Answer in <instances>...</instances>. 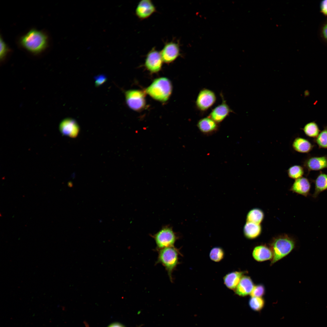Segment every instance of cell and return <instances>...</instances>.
<instances>
[{"label": "cell", "instance_id": "21", "mask_svg": "<svg viewBox=\"0 0 327 327\" xmlns=\"http://www.w3.org/2000/svg\"><path fill=\"white\" fill-rule=\"evenodd\" d=\"M263 212L260 209L255 208L251 210L248 213L246 222L260 224L264 218Z\"/></svg>", "mask_w": 327, "mask_h": 327}, {"label": "cell", "instance_id": "20", "mask_svg": "<svg viewBox=\"0 0 327 327\" xmlns=\"http://www.w3.org/2000/svg\"><path fill=\"white\" fill-rule=\"evenodd\" d=\"M292 146L295 150L302 153L309 152L312 148V144L308 140L301 137H297L294 140Z\"/></svg>", "mask_w": 327, "mask_h": 327}, {"label": "cell", "instance_id": "2", "mask_svg": "<svg viewBox=\"0 0 327 327\" xmlns=\"http://www.w3.org/2000/svg\"><path fill=\"white\" fill-rule=\"evenodd\" d=\"M21 45L27 51L33 54H38L44 51L48 44V38L43 32L32 29L21 37Z\"/></svg>", "mask_w": 327, "mask_h": 327}, {"label": "cell", "instance_id": "32", "mask_svg": "<svg viewBox=\"0 0 327 327\" xmlns=\"http://www.w3.org/2000/svg\"><path fill=\"white\" fill-rule=\"evenodd\" d=\"M321 12L325 16H327V0L322 1L320 4Z\"/></svg>", "mask_w": 327, "mask_h": 327}, {"label": "cell", "instance_id": "16", "mask_svg": "<svg viewBox=\"0 0 327 327\" xmlns=\"http://www.w3.org/2000/svg\"><path fill=\"white\" fill-rule=\"evenodd\" d=\"M247 271H234L226 274L223 277L224 283L229 289L235 290L241 278Z\"/></svg>", "mask_w": 327, "mask_h": 327}, {"label": "cell", "instance_id": "5", "mask_svg": "<svg viewBox=\"0 0 327 327\" xmlns=\"http://www.w3.org/2000/svg\"><path fill=\"white\" fill-rule=\"evenodd\" d=\"M158 250L173 246L177 237L172 228L165 226L153 236Z\"/></svg>", "mask_w": 327, "mask_h": 327}, {"label": "cell", "instance_id": "14", "mask_svg": "<svg viewBox=\"0 0 327 327\" xmlns=\"http://www.w3.org/2000/svg\"><path fill=\"white\" fill-rule=\"evenodd\" d=\"M254 286L250 277L243 276L235 289V293L242 297L250 295Z\"/></svg>", "mask_w": 327, "mask_h": 327}, {"label": "cell", "instance_id": "27", "mask_svg": "<svg viewBox=\"0 0 327 327\" xmlns=\"http://www.w3.org/2000/svg\"><path fill=\"white\" fill-rule=\"evenodd\" d=\"M316 142L319 147L327 148V128L324 129L319 134Z\"/></svg>", "mask_w": 327, "mask_h": 327}, {"label": "cell", "instance_id": "19", "mask_svg": "<svg viewBox=\"0 0 327 327\" xmlns=\"http://www.w3.org/2000/svg\"><path fill=\"white\" fill-rule=\"evenodd\" d=\"M327 190V174H320L315 181V190L312 197L316 198L322 192Z\"/></svg>", "mask_w": 327, "mask_h": 327}, {"label": "cell", "instance_id": "26", "mask_svg": "<svg viewBox=\"0 0 327 327\" xmlns=\"http://www.w3.org/2000/svg\"><path fill=\"white\" fill-rule=\"evenodd\" d=\"M224 256V252L223 249L219 247L213 248L210 253V257L212 260L218 262L223 259Z\"/></svg>", "mask_w": 327, "mask_h": 327}, {"label": "cell", "instance_id": "18", "mask_svg": "<svg viewBox=\"0 0 327 327\" xmlns=\"http://www.w3.org/2000/svg\"><path fill=\"white\" fill-rule=\"evenodd\" d=\"M306 165L310 170H319L327 168V157L324 156L310 158L306 161Z\"/></svg>", "mask_w": 327, "mask_h": 327}, {"label": "cell", "instance_id": "12", "mask_svg": "<svg viewBox=\"0 0 327 327\" xmlns=\"http://www.w3.org/2000/svg\"><path fill=\"white\" fill-rule=\"evenodd\" d=\"M59 128L63 135L71 137L77 136L79 131V127L77 122L71 118L64 119L61 122Z\"/></svg>", "mask_w": 327, "mask_h": 327}, {"label": "cell", "instance_id": "15", "mask_svg": "<svg viewBox=\"0 0 327 327\" xmlns=\"http://www.w3.org/2000/svg\"><path fill=\"white\" fill-rule=\"evenodd\" d=\"M254 259L258 262H261L270 260L272 258L273 254L269 246L261 245L255 247L252 252Z\"/></svg>", "mask_w": 327, "mask_h": 327}, {"label": "cell", "instance_id": "33", "mask_svg": "<svg viewBox=\"0 0 327 327\" xmlns=\"http://www.w3.org/2000/svg\"><path fill=\"white\" fill-rule=\"evenodd\" d=\"M109 327H123L121 325L117 323H115L113 324L110 326Z\"/></svg>", "mask_w": 327, "mask_h": 327}, {"label": "cell", "instance_id": "30", "mask_svg": "<svg viewBox=\"0 0 327 327\" xmlns=\"http://www.w3.org/2000/svg\"><path fill=\"white\" fill-rule=\"evenodd\" d=\"M94 84L96 87H98L103 84L107 80V76L104 74L98 75L94 77Z\"/></svg>", "mask_w": 327, "mask_h": 327}, {"label": "cell", "instance_id": "22", "mask_svg": "<svg viewBox=\"0 0 327 327\" xmlns=\"http://www.w3.org/2000/svg\"><path fill=\"white\" fill-rule=\"evenodd\" d=\"M197 126L201 131L206 133L215 130L217 127L216 122L208 117L200 119Z\"/></svg>", "mask_w": 327, "mask_h": 327}, {"label": "cell", "instance_id": "29", "mask_svg": "<svg viewBox=\"0 0 327 327\" xmlns=\"http://www.w3.org/2000/svg\"><path fill=\"white\" fill-rule=\"evenodd\" d=\"M0 57L1 61L4 59L7 53L9 51V48L3 39L0 38Z\"/></svg>", "mask_w": 327, "mask_h": 327}, {"label": "cell", "instance_id": "1", "mask_svg": "<svg viewBox=\"0 0 327 327\" xmlns=\"http://www.w3.org/2000/svg\"><path fill=\"white\" fill-rule=\"evenodd\" d=\"M296 245V241L293 237L286 234L273 237L269 243L272 254L271 261L272 265L290 253Z\"/></svg>", "mask_w": 327, "mask_h": 327}, {"label": "cell", "instance_id": "23", "mask_svg": "<svg viewBox=\"0 0 327 327\" xmlns=\"http://www.w3.org/2000/svg\"><path fill=\"white\" fill-rule=\"evenodd\" d=\"M265 304V300L262 297H251L249 301L250 308L255 311L261 310L263 308Z\"/></svg>", "mask_w": 327, "mask_h": 327}, {"label": "cell", "instance_id": "3", "mask_svg": "<svg viewBox=\"0 0 327 327\" xmlns=\"http://www.w3.org/2000/svg\"><path fill=\"white\" fill-rule=\"evenodd\" d=\"M171 82L166 78L155 80L146 90V92L154 99L160 101H166L171 94Z\"/></svg>", "mask_w": 327, "mask_h": 327}, {"label": "cell", "instance_id": "31", "mask_svg": "<svg viewBox=\"0 0 327 327\" xmlns=\"http://www.w3.org/2000/svg\"><path fill=\"white\" fill-rule=\"evenodd\" d=\"M320 33L323 39L327 42V21L322 25Z\"/></svg>", "mask_w": 327, "mask_h": 327}, {"label": "cell", "instance_id": "28", "mask_svg": "<svg viewBox=\"0 0 327 327\" xmlns=\"http://www.w3.org/2000/svg\"><path fill=\"white\" fill-rule=\"evenodd\" d=\"M265 289L262 284H258L254 286L250 295L251 297H262L265 294Z\"/></svg>", "mask_w": 327, "mask_h": 327}, {"label": "cell", "instance_id": "17", "mask_svg": "<svg viewBox=\"0 0 327 327\" xmlns=\"http://www.w3.org/2000/svg\"><path fill=\"white\" fill-rule=\"evenodd\" d=\"M260 224L246 222L243 229L244 234L248 239H252L259 237L262 232Z\"/></svg>", "mask_w": 327, "mask_h": 327}, {"label": "cell", "instance_id": "11", "mask_svg": "<svg viewBox=\"0 0 327 327\" xmlns=\"http://www.w3.org/2000/svg\"><path fill=\"white\" fill-rule=\"evenodd\" d=\"M157 11L156 7L150 0H142L138 3L135 14L141 20L147 18Z\"/></svg>", "mask_w": 327, "mask_h": 327}, {"label": "cell", "instance_id": "8", "mask_svg": "<svg viewBox=\"0 0 327 327\" xmlns=\"http://www.w3.org/2000/svg\"><path fill=\"white\" fill-rule=\"evenodd\" d=\"M160 52L164 62L171 63L181 55L179 44L173 41L167 42Z\"/></svg>", "mask_w": 327, "mask_h": 327}, {"label": "cell", "instance_id": "13", "mask_svg": "<svg viewBox=\"0 0 327 327\" xmlns=\"http://www.w3.org/2000/svg\"><path fill=\"white\" fill-rule=\"evenodd\" d=\"M311 187V184L308 180L305 177H301L295 180L290 190L307 197L310 195Z\"/></svg>", "mask_w": 327, "mask_h": 327}, {"label": "cell", "instance_id": "6", "mask_svg": "<svg viewBox=\"0 0 327 327\" xmlns=\"http://www.w3.org/2000/svg\"><path fill=\"white\" fill-rule=\"evenodd\" d=\"M216 95L212 91L203 88L199 92L195 102L197 109L204 112L210 108L215 103Z\"/></svg>", "mask_w": 327, "mask_h": 327}, {"label": "cell", "instance_id": "9", "mask_svg": "<svg viewBox=\"0 0 327 327\" xmlns=\"http://www.w3.org/2000/svg\"><path fill=\"white\" fill-rule=\"evenodd\" d=\"M163 62L160 51L154 47L147 54L144 65L151 72L156 73L161 69Z\"/></svg>", "mask_w": 327, "mask_h": 327}, {"label": "cell", "instance_id": "24", "mask_svg": "<svg viewBox=\"0 0 327 327\" xmlns=\"http://www.w3.org/2000/svg\"><path fill=\"white\" fill-rule=\"evenodd\" d=\"M303 130L307 135L313 137H317L319 132L317 125L314 122L306 124L304 127Z\"/></svg>", "mask_w": 327, "mask_h": 327}, {"label": "cell", "instance_id": "4", "mask_svg": "<svg viewBox=\"0 0 327 327\" xmlns=\"http://www.w3.org/2000/svg\"><path fill=\"white\" fill-rule=\"evenodd\" d=\"M157 263L161 264L167 272L170 279L172 281V273L178 263V252L174 246L158 249Z\"/></svg>", "mask_w": 327, "mask_h": 327}, {"label": "cell", "instance_id": "10", "mask_svg": "<svg viewBox=\"0 0 327 327\" xmlns=\"http://www.w3.org/2000/svg\"><path fill=\"white\" fill-rule=\"evenodd\" d=\"M222 99V103L212 110L209 117L216 122H220L224 120L230 113L233 111L227 104L223 94H220Z\"/></svg>", "mask_w": 327, "mask_h": 327}, {"label": "cell", "instance_id": "25", "mask_svg": "<svg viewBox=\"0 0 327 327\" xmlns=\"http://www.w3.org/2000/svg\"><path fill=\"white\" fill-rule=\"evenodd\" d=\"M288 173L289 177L296 180L302 177L304 173V171L301 166L294 165L289 169Z\"/></svg>", "mask_w": 327, "mask_h": 327}, {"label": "cell", "instance_id": "7", "mask_svg": "<svg viewBox=\"0 0 327 327\" xmlns=\"http://www.w3.org/2000/svg\"><path fill=\"white\" fill-rule=\"evenodd\" d=\"M126 103L131 109L136 111L143 109L145 105V94L139 90H129L125 93Z\"/></svg>", "mask_w": 327, "mask_h": 327}]
</instances>
